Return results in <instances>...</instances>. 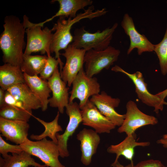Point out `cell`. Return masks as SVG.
<instances>
[{
	"label": "cell",
	"mask_w": 167,
	"mask_h": 167,
	"mask_svg": "<svg viewBox=\"0 0 167 167\" xmlns=\"http://www.w3.org/2000/svg\"><path fill=\"white\" fill-rule=\"evenodd\" d=\"M120 53L119 50L110 45L102 50L92 49L87 51L84 58L86 74L93 77L103 69H108L117 61Z\"/></svg>",
	"instance_id": "obj_6"
},
{
	"label": "cell",
	"mask_w": 167,
	"mask_h": 167,
	"mask_svg": "<svg viewBox=\"0 0 167 167\" xmlns=\"http://www.w3.org/2000/svg\"><path fill=\"white\" fill-rule=\"evenodd\" d=\"M47 81L52 95L49 99V105L52 107L57 108L58 111L63 114L64 108L69 103V88L62 79L58 67Z\"/></svg>",
	"instance_id": "obj_15"
},
{
	"label": "cell",
	"mask_w": 167,
	"mask_h": 167,
	"mask_svg": "<svg viewBox=\"0 0 167 167\" xmlns=\"http://www.w3.org/2000/svg\"><path fill=\"white\" fill-rule=\"evenodd\" d=\"M30 128L28 122L8 120L0 117V132L7 140L20 145L28 139Z\"/></svg>",
	"instance_id": "obj_16"
},
{
	"label": "cell",
	"mask_w": 167,
	"mask_h": 167,
	"mask_svg": "<svg viewBox=\"0 0 167 167\" xmlns=\"http://www.w3.org/2000/svg\"><path fill=\"white\" fill-rule=\"evenodd\" d=\"M25 83L24 74L20 66L8 63L0 66V86L5 91L18 84Z\"/></svg>",
	"instance_id": "obj_22"
},
{
	"label": "cell",
	"mask_w": 167,
	"mask_h": 167,
	"mask_svg": "<svg viewBox=\"0 0 167 167\" xmlns=\"http://www.w3.org/2000/svg\"><path fill=\"white\" fill-rule=\"evenodd\" d=\"M166 167H167V166H166Z\"/></svg>",
	"instance_id": "obj_37"
},
{
	"label": "cell",
	"mask_w": 167,
	"mask_h": 167,
	"mask_svg": "<svg viewBox=\"0 0 167 167\" xmlns=\"http://www.w3.org/2000/svg\"><path fill=\"white\" fill-rule=\"evenodd\" d=\"M20 145L24 151L38 158L48 167H65L59 160L60 152L58 144L52 140L46 138L32 141L28 139Z\"/></svg>",
	"instance_id": "obj_5"
},
{
	"label": "cell",
	"mask_w": 167,
	"mask_h": 167,
	"mask_svg": "<svg viewBox=\"0 0 167 167\" xmlns=\"http://www.w3.org/2000/svg\"><path fill=\"white\" fill-rule=\"evenodd\" d=\"M6 91L0 88V107L6 104L5 102Z\"/></svg>",
	"instance_id": "obj_33"
},
{
	"label": "cell",
	"mask_w": 167,
	"mask_h": 167,
	"mask_svg": "<svg viewBox=\"0 0 167 167\" xmlns=\"http://www.w3.org/2000/svg\"></svg>",
	"instance_id": "obj_36"
},
{
	"label": "cell",
	"mask_w": 167,
	"mask_h": 167,
	"mask_svg": "<svg viewBox=\"0 0 167 167\" xmlns=\"http://www.w3.org/2000/svg\"><path fill=\"white\" fill-rule=\"evenodd\" d=\"M81 110L82 124L93 128L97 133H109L116 127V126L100 112L90 100Z\"/></svg>",
	"instance_id": "obj_12"
},
{
	"label": "cell",
	"mask_w": 167,
	"mask_h": 167,
	"mask_svg": "<svg viewBox=\"0 0 167 167\" xmlns=\"http://www.w3.org/2000/svg\"><path fill=\"white\" fill-rule=\"evenodd\" d=\"M48 167L36 162L29 154L23 151L19 154L9 155L5 158L0 157V167Z\"/></svg>",
	"instance_id": "obj_23"
},
{
	"label": "cell",
	"mask_w": 167,
	"mask_h": 167,
	"mask_svg": "<svg viewBox=\"0 0 167 167\" xmlns=\"http://www.w3.org/2000/svg\"><path fill=\"white\" fill-rule=\"evenodd\" d=\"M72 85V89L69 92L71 95L69 103L78 99L79 101V105L81 109L89 100V97L99 93L100 92V85L97 78L87 75L83 68L79 72Z\"/></svg>",
	"instance_id": "obj_7"
},
{
	"label": "cell",
	"mask_w": 167,
	"mask_h": 167,
	"mask_svg": "<svg viewBox=\"0 0 167 167\" xmlns=\"http://www.w3.org/2000/svg\"><path fill=\"white\" fill-rule=\"evenodd\" d=\"M57 2L59 5L58 11L51 18L40 23L42 26H43L45 23L58 17L75 18L76 16L77 12L79 10L84 9L87 6H91L93 3V1L91 0H55L51 1L53 2Z\"/></svg>",
	"instance_id": "obj_20"
},
{
	"label": "cell",
	"mask_w": 167,
	"mask_h": 167,
	"mask_svg": "<svg viewBox=\"0 0 167 167\" xmlns=\"http://www.w3.org/2000/svg\"><path fill=\"white\" fill-rule=\"evenodd\" d=\"M65 108L66 113L69 117L68 123L63 134L60 135L58 133L56 135L60 156L62 158L69 156L68 141L74 134L80 123L82 122L81 110L76 102L69 103Z\"/></svg>",
	"instance_id": "obj_11"
},
{
	"label": "cell",
	"mask_w": 167,
	"mask_h": 167,
	"mask_svg": "<svg viewBox=\"0 0 167 167\" xmlns=\"http://www.w3.org/2000/svg\"></svg>",
	"instance_id": "obj_38"
},
{
	"label": "cell",
	"mask_w": 167,
	"mask_h": 167,
	"mask_svg": "<svg viewBox=\"0 0 167 167\" xmlns=\"http://www.w3.org/2000/svg\"><path fill=\"white\" fill-rule=\"evenodd\" d=\"M23 23L27 36L24 54L31 55L32 53L40 52L41 54L46 53L47 56H50V48L53 34L51 29L47 27L42 29L41 27L30 22L26 15L23 16Z\"/></svg>",
	"instance_id": "obj_4"
},
{
	"label": "cell",
	"mask_w": 167,
	"mask_h": 167,
	"mask_svg": "<svg viewBox=\"0 0 167 167\" xmlns=\"http://www.w3.org/2000/svg\"><path fill=\"white\" fill-rule=\"evenodd\" d=\"M158 144H161L167 149V133L164 135L162 138L156 141Z\"/></svg>",
	"instance_id": "obj_32"
},
{
	"label": "cell",
	"mask_w": 167,
	"mask_h": 167,
	"mask_svg": "<svg viewBox=\"0 0 167 167\" xmlns=\"http://www.w3.org/2000/svg\"><path fill=\"white\" fill-rule=\"evenodd\" d=\"M154 51L158 58L162 74H167V24L164 36L159 43L154 45Z\"/></svg>",
	"instance_id": "obj_27"
},
{
	"label": "cell",
	"mask_w": 167,
	"mask_h": 167,
	"mask_svg": "<svg viewBox=\"0 0 167 167\" xmlns=\"http://www.w3.org/2000/svg\"><path fill=\"white\" fill-rule=\"evenodd\" d=\"M156 95L161 99L165 100L167 96V88L157 93Z\"/></svg>",
	"instance_id": "obj_34"
},
{
	"label": "cell",
	"mask_w": 167,
	"mask_h": 167,
	"mask_svg": "<svg viewBox=\"0 0 167 167\" xmlns=\"http://www.w3.org/2000/svg\"><path fill=\"white\" fill-rule=\"evenodd\" d=\"M60 55L65 57L66 62L60 72L62 79L70 87L79 72L83 68L86 51L83 49L76 48L71 44Z\"/></svg>",
	"instance_id": "obj_10"
},
{
	"label": "cell",
	"mask_w": 167,
	"mask_h": 167,
	"mask_svg": "<svg viewBox=\"0 0 167 167\" xmlns=\"http://www.w3.org/2000/svg\"><path fill=\"white\" fill-rule=\"evenodd\" d=\"M118 25V24L116 23L111 27L102 31L98 30L93 33L86 30L84 26L76 28L71 44L76 48L83 49L86 52L92 49H105L109 46L113 34Z\"/></svg>",
	"instance_id": "obj_3"
},
{
	"label": "cell",
	"mask_w": 167,
	"mask_h": 167,
	"mask_svg": "<svg viewBox=\"0 0 167 167\" xmlns=\"http://www.w3.org/2000/svg\"><path fill=\"white\" fill-rule=\"evenodd\" d=\"M80 142L81 161L85 166L91 162L92 156L96 153L101 139L98 133L91 129L84 128L76 135Z\"/></svg>",
	"instance_id": "obj_17"
},
{
	"label": "cell",
	"mask_w": 167,
	"mask_h": 167,
	"mask_svg": "<svg viewBox=\"0 0 167 167\" xmlns=\"http://www.w3.org/2000/svg\"><path fill=\"white\" fill-rule=\"evenodd\" d=\"M25 83L39 100L43 111H46L49 104V97L51 91L48 81L44 80L38 75L30 76L24 73Z\"/></svg>",
	"instance_id": "obj_19"
},
{
	"label": "cell",
	"mask_w": 167,
	"mask_h": 167,
	"mask_svg": "<svg viewBox=\"0 0 167 167\" xmlns=\"http://www.w3.org/2000/svg\"><path fill=\"white\" fill-rule=\"evenodd\" d=\"M6 91L21 101L27 110L32 111L41 108L39 100L25 83L15 85Z\"/></svg>",
	"instance_id": "obj_21"
},
{
	"label": "cell",
	"mask_w": 167,
	"mask_h": 167,
	"mask_svg": "<svg viewBox=\"0 0 167 167\" xmlns=\"http://www.w3.org/2000/svg\"><path fill=\"white\" fill-rule=\"evenodd\" d=\"M135 138L134 135L131 136H127L120 143L116 145H111L107 148V152L116 155L115 159L112 164L111 167H115L121 156L130 160L131 163L133 164L132 159L134 154L135 148L137 146L146 147L150 145V143L148 142H136Z\"/></svg>",
	"instance_id": "obj_18"
},
{
	"label": "cell",
	"mask_w": 167,
	"mask_h": 167,
	"mask_svg": "<svg viewBox=\"0 0 167 167\" xmlns=\"http://www.w3.org/2000/svg\"><path fill=\"white\" fill-rule=\"evenodd\" d=\"M111 70L115 72L122 73L128 77L135 85V92L139 99L144 104L153 107L154 111L156 113H158L160 111L163 110L164 105H167V102L165 100L149 92L147 88V84L141 72L137 71L130 73L117 65L113 67Z\"/></svg>",
	"instance_id": "obj_8"
},
{
	"label": "cell",
	"mask_w": 167,
	"mask_h": 167,
	"mask_svg": "<svg viewBox=\"0 0 167 167\" xmlns=\"http://www.w3.org/2000/svg\"><path fill=\"white\" fill-rule=\"evenodd\" d=\"M90 100L116 126H121L124 119L125 114H120L115 109L120 103L119 98H113L104 91H102L101 93L92 96Z\"/></svg>",
	"instance_id": "obj_14"
},
{
	"label": "cell",
	"mask_w": 167,
	"mask_h": 167,
	"mask_svg": "<svg viewBox=\"0 0 167 167\" xmlns=\"http://www.w3.org/2000/svg\"><path fill=\"white\" fill-rule=\"evenodd\" d=\"M132 167H166L158 160L149 159L141 161Z\"/></svg>",
	"instance_id": "obj_31"
},
{
	"label": "cell",
	"mask_w": 167,
	"mask_h": 167,
	"mask_svg": "<svg viewBox=\"0 0 167 167\" xmlns=\"http://www.w3.org/2000/svg\"><path fill=\"white\" fill-rule=\"evenodd\" d=\"M29 111L5 104L0 107V117L5 119L28 122L32 116Z\"/></svg>",
	"instance_id": "obj_26"
},
{
	"label": "cell",
	"mask_w": 167,
	"mask_h": 167,
	"mask_svg": "<svg viewBox=\"0 0 167 167\" xmlns=\"http://www.w3.org/2000/svg\"><path fill=\"white\" fill-rule=\"evenodd\" d=\"M47 59L45 64L40 74V77L42 79L48 80L53 75L58 65L60 67V72L63 68L64 64L59 60L51 56H47Z\"/></svg>",
	"instance_id": "obj_28"
},
{
	"label": "cell",
	"mask_w": 167,
	"mask_h": 167,
	"mask_svg": "<svg viewBox=\"0 0 167 167\" xmlns=\"http://www.w3.org/2000/svg\"><path fill=\"white\" fill-rule=\"evenodd\" d=\"M5 102L6 104L27 110L23 103L7 91H6Z\"/></svg>",
	"instance_id": "obj_30"
},
{
	"label": "cell",
	"mask_w": 167,
	"mask_h": 167,
	"mask_svg": "<svg viewBox=\"0 0 167 167\" xmlns=\"http://www.w3.org/2000/svg\"><path fill=\"white\" fill-rule=\"evenodd\" d=\"M3 27L4 30L0 36L3 61L20 67L24 54L23 50L26 45L24 38L25 28L18 17L12 15L5 17Z\"/></svg>",
	"instance_id": "obj_1"
},
{
	"label": "cell",
	"mask_w": 167,
	"mask_h": 167,
	"mask_svg": "<svg viewBox=\"0 0 167 167\" xmlns=\"http://www.w3.org/2000/svg\"><path fill=\"white\" fill-rule=\"evenodd\" d=\"M121 25L130 40V45L127 52L128 55L135 49H137L139 55H141L144 52L154 51V45L144 35L141 34L138 32L132 18L128 14H124L121 22Z\"/></svg>",
	"instance_id": "obj_13"
},
{
	"label": "cell",
	"mask_w": 167,
	"mask_h": 167,
	"mask_svg": "<svg viewBox=\"0 0 167 167\" xmlns=\"http://www.w3.org/2000/svg\"><path fill=\"white\" fill-rule=\"evenodd\" d=\"M23 151L20 145L10 144L5 141L0 135V153L3 158L7 157L9 155L8 154L9 152L12 154H19Z\"/></svg>",
	"instance_id": "obj_29"
},
{
	"label": "cell",
	"mask_w": 167,
	"mask_h": 167,
	"mask_svg": "<svg viewBox=\"0 0 167 167\" xmlns=\"http://www.w3.org/2000/svg\"><path fill=\"white\" fill-rule=\"evenodd\" d=\"M60 113L58 111L54 119L51 122H47L40 118L34 116V118L41 123L45 127V130L39 135L32 134L30 138L36 141L39 140L49 137L54 143H58L56 135L58 132L62 131V128L58 123Z\"/></svg>",
	"instance_id": "obj_25"
},
{
	"label": "cell",
	"mask_w": 167,
	"mask_h": 167,
	"mask_svg": "<svg viewBox=\"0 0 167 167\" xmlns=\"http://www.w3.org/2000/svg\"><path fill=\"white\" fill-rule=\"evenodd\" d=\"M47 58L45 55H32L24 54L20 66L21 69L24 73L29 75H38L43 69Z\"/></svg>",
	"instance_id": "obj_24"
},
{
	"label": "cell",
	"mask_w": 167,
	"mask_h": 167,
	"mask_svg": "<svg viewBox=\"0 0 167 167\" xmlns=\"http://www.w3.org/2000/svg\"><path fill=\"white\" fill-rule=\"evenodd\" d=\"M126 108L124 119L117 130L119 133H125L127 136H131L134 135L135 131L139 128L147 125H155L158 122L154 116L142 112L134 101H129Z\"/></svg>",
	"instance_id": "obj_9"
},
{
	"label": "cell",
	"mask_w": 167,
	"mask_h": 167,
	"mask_svg": "<svg viewBox=\"0 0 167 167\" xmlns=\"http://www.w3.org/2000/svg\"><path fill=\"white\" fill-rule=\"evenodd\" d=\"M93 6H91L85 10L83 13L77 15L74 18H69L66 19L64 17H59L56 23L54 24L51 30L55 31L53 34L50 50L51 53H54L55 58L61 62L59 51L65 50L73 41V36L71 32L72 26L80 20L88 19H92L105 15L107 12L105 8L97 10L94 11Z\"/></svg>",
	"instance_id": "obj_2"
},
{
	"label": "cell",
	"mask_w": 167,
	"mask_h": 167,
	"mask_svg": "<svg viewBox=\"0 0 167 167\" xmlns=\"http://www.w3.org/2000/svg\"><path fill=\"white\" fill-rule=\"evenodd\" d=\"M133 165V164L131 163L130 164L128 165H127L124 166L123 165L120 164L119 162L118 161L116 164L115 167H132V166Z\"/></svg>",
	"instance_id": "obj_35"
}]
</instances>
